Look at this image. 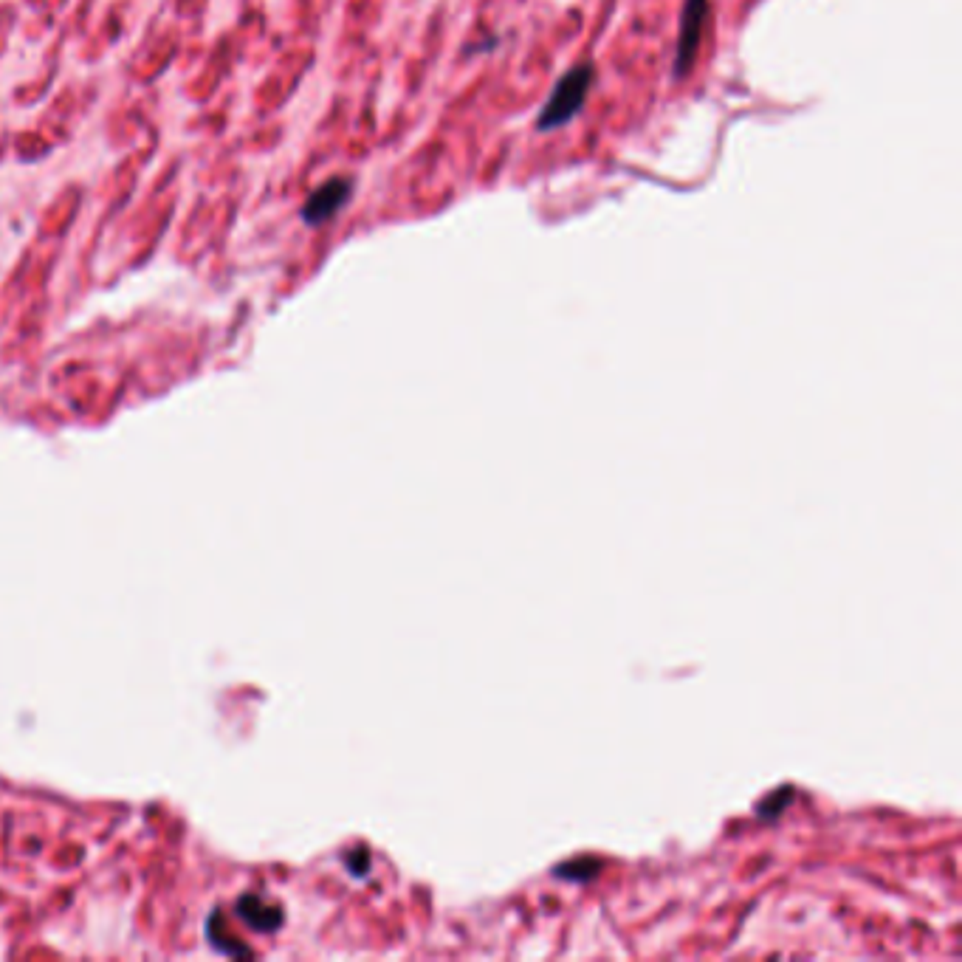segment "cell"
<instances>
[{
  "mask_svg": "<svg viewBox=\"0 0 962 962\" xmlns=\"http://www.w3.org/2000/svg\"><path fill=\"white\" fill-rule=\"evenodd\" d=\"M599 79V71L593 63H576L570 65L568 71L559 77V82L553 85L548 102L542 105V111L537 116V130L539 133H553L568 127L587 105V96L593 91Z\"/></svg>",
  "mask_w": 962,
  "mask_h": 962,
  "instance_id": "obj_1",
  "label": "cell"
},
{
  "mask_svg": "<svg viewBox=\"0 0 962 962\" xmlns=\"http://www.w3.org/2000/svg\"><path fill=\"white\" fill-rule=\"evenodd\" d=\"M711 20V3L709 0H683V12H680V29H678V46H675V79L689 77V71L694 68L697 51L703 43V34Z\"/></svg>",
  "mask_w": 962,
  "mask_h": 962,
  "instance_id": "obj_2",
  "label": "cell"
},
{
  "mask_svg": "<svg viewBox=\"0 0 962 962\" xmlns=\"http://www.w3.org/2000/svg\"><path fill=\"white\" fill-rule=\"evenodd\" d=\"M353 198V178H331L325 181L322 187H316L308 201L302 206V223L308 226H325L328 221H333L342 209L347 206V201Z\"/></svg>",
  "mask_w": 962,
  "mask_h": 962,
  "instance_id": "obj_3",
  "label": "cell"
},
{
  "mask_svg": "<svg viewBox=\"0 0 962 962\" xmlns=\"http://www.w3.org/2000/svg\"><path fill=\"white\" fill-rule=\"evenodd\" d=\"M240 915L246 923H252L257 931H274L280 923H283V912L271 903H263L257 895H246V898L237 903Z\"/></svg>",
  "mask_w": 962,
  "mask_h": 962,
  "instance_id": "obj_4",
  "label": "cell"
}]
</instances>
